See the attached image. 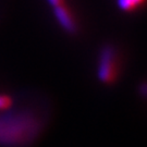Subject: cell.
Listing matches in <instances>:
<instances>
[{
  "instance_id": "obj_1",
  "label": "cell",
  "mask_w": 147,
  "mask_h": 147,
  "mask_svg": "<svg viewBox=\"0 0 147 147\" xmlns=\"http://www.w3.org/2000/svg\"><path fill=\"white\" fill-rule=\"evenodd\" d=\"M40 121L28 111H19L0 117V144L23 146L32 142L40 131Z\"/></svg>"
},
{
  "instance_id": "obj_2",
  "label": "cell",
  "mask_w": 147,
  "mask_h": 147,
  "mask_svg": "<svg viewBox=\"0 0 147 147\" xmlns=\"http://www.w3.org/2000/svg\"><path fill=\"white\" fill-rule=\"evenodd\" d=\"M119 74V56L111 46L102 48L98 61V76L104 83H112Z\"/></svg>"
},
{
  "instance_id": "obj_3",
  "label": "cell",
  "mask_w": 147,
  "mask_h": 147,
  "mask_svg": "<svg viewBox=\"0 0 147 147\" xmlns=\"http://www.w3.org/2000/svg\"><path fill=\"white\" fill-rule=\"evenodd\" d=\"M55 14L60 25L64 30H67L68 32H74L76 30V23H75L73 16L64 5L55 8Z\"/></svg>"
},
{
  "instance_id": "obj_4",
  "label": "cell",
  "mask_w": 147,
  "mask_h": 147,
  "mask_svg": "<svg viewBox=\"0 0 147 147\" xmlns=\"http://www.w3.org/2000/svg\"><path fill=\"white\" fill-rule=\"evenodd\" d=\"M145 0H118V3L123 11H133Z\"/></svg>"
},
{
  "instance_id": "obj_5",
  "label": "cell",
  "mask_w": 147,
  "mask_h": 147,
  "mask_svg": "<svg viewBox=\"0 0 147 147\" xmlns=\"http://www.w3.org/2000/svg\"><path fill=\"white\" fill-rule=\"evenodd\" d=\"M11 99L10 97L5 96V95H0V109H7L11 106Z\"/></svg>"
},
{
  "instance_id": "obj_6",
  "label": "cell",
  "mask_w": 147,
  "mask_h": 147,
  "mask_svg": "<svg viewBox=\"0 0 147 147\" xmlns=\"http://www.w3.org/2000/svg\"><path fill=\"white\" fill-rule=\"evenodd\" d=\"M48 1L53 5V8H57L59 5H64V0H48Z\"/></svg>"
}]
</instances>
